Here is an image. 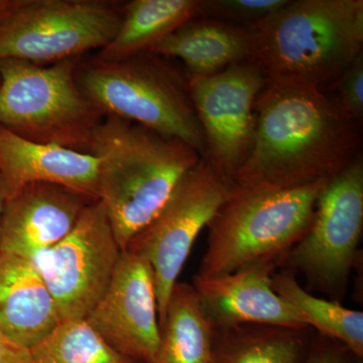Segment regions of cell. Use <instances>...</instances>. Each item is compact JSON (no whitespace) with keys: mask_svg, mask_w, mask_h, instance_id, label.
Segmentation results:
<instances>
[{"mask_svg":"<svg viewBox=\"0 0 363 363\" xmlns=\"http://www.w3.org/2000/svg\"><path fill=\"white\" fill-rule=\"evenodd\" d=\"M252 152L233 178L242 189H292L330 179L362 154V123L330 94L267 82L255 105Z\"/></svg>","mask_w":363,"mask_h":363,"instance_id":"6da1fadb","label":"cell"},{"mask_svg":"<svg viewBox=\"0 0 363 363\" xmlns=\"http://www.w3.org/2000/svg\"><path fill=\"white\" fill-rule=\"evenodd\" d=\"M87 154L97 157L98 201L121 252L202 159L181 140L108 116L93 133Z\"/></svg>","mask_w":363,"mask_h":363,"instance_id":"7a4b0ae2","label":"cell"},{"mask_svg":"<svg viewBox=\"0 0 363 363\" xmlns=\"http://www.w3.org/2000/svg\"><path fill=\"white\" fill-rule=\"evenodd\" d=\"M252 56L267 82L330 94L362 54V0H289L250 26Z\"/></svg>","mask_w":363,"mask_h":363,"instance_id":"3957f363","label":"cell"},{"mask_svg":"<svg viewBox=\"0 0 363 363\" xmlns=\"http://www.w3.org/2000/svg\"><path fill=\"white\" fill-rule=\"evenodd\" d=\"M76 81L105 116L125 119L181 140L202 159L206 157V140L188 80L162 57L147 52L117 61L79 62Z\"/></svg>","mask_w":363,"mask_h":363,"instance_id":"277c9868","label":"cell"},{"mask_svg":"<svg viewBox=\"0 0 363 363\" xmlns=\"http://www.w3.org/2000/svg\"><path fill=\"white\" fill-rule=\"evenodd\" d=\"M323 179L292 189H242L208 224L207 250L197 276H222L264 262H279L304 235L314 215Z\"/></svg>","mask_w":363,"mask_h":363,"instance_id":"5b68a950","label":"cell"},{"mask_svg":"<svg viewBox=\"0 0 363 363\" xmlns=\"http://www.w3.org/2000/svg\"><path fill=\"white\" fill-rule=\"evenodd\" d=\"M80 60L49 67L0 60V125L33 142L87 154L105 116L76 81Z\"/></svg>","mask_w":363,"mask_h":363,"instance_id":"8992f818","label":"cell"},{"mask_svg":"<svg viewBox=\"0 0 363 363\" xmlns=\"http://www.w3.org/2000/svg\"><path fill=\"white\" fill-rule=\"evenodd\" d=\"M233 181L200 160L179 182L159 214L126 247L149 262L161 328L167 304L196 238L233 194ZM161 330V329H160Z\"/></svg>","mask_w":363,"mask_h":363,"instance_id":"52a82bcc","label":"cell"},{"mask_svg":"<svg viewBox=\"0 0 363 363\" xmlns=\"http://www.w3.org/2000/svg\"><path fill=\"white\" fill-rule=\"evenodd\" d=\"M123 9L101 0H26L0 23V60L57 63L104 49L116 37Z\"/></svg>","mask_w":363,"mask_h":363,"instance_id":"ba28073f","label":"cell"},{"mask_svg":"<svg viewBox=\"0 0 363 363\" xmlns=\"http://www.w3.org/2000/svg\"><path fill=\"white\" fill-rule=\"evenodd\" d=\"M363 229V157L327 181L304 235L286 253L289 266L332 298L343 295Z\"/></svg>","mask_w":363,"mask_h":363,"instance_id":"9c48e42d","label":"cell"},{"mask_svg":"<svg viewBox=\"0 0 363 363\" xmlns=\"http://www.w3.org/2000/svg\"><path fill=\"white\" fill-rule=\"evenodd\" d=\"M121 253L104 206L96 201L84 208L68 235L33 257L62 321L86 319L106 292Z\"/></svg>","mask_w":363,"mask_h":363,"instance_id":"30bf717a","label":"cell"},{"mask_svg":"<svg viewBox=\"0 0 363 363\" xmlns=\"http://www.w3.org/2000/svg\"><path fill=\"white\" fill-rule=\"evenodd\" d=\"M189 92L206 140L205 160L233 181L252 152L255 105L267 81L247 61L207 77H188Z\"/></svg>","mask_w":363,"mask_h":363,"instance_id":"8fae6325","label":"cell"},{"mask_svg":"<svg viewBox=\"0 0 363 363\" xmlns=\"http://www.w3.org/2000/svg\"><path fill=\"white\" fill-rule=\"evenodd\" d=\"M87 323L119 354L149 363L161 340L156 286L149 262L123 250Z\"/></svg>","mask_w":363,"mask_h":363,"instance_id":"7c38bea8","label":"cell"},{"mask_svg":"<svg viewBox=\"0 0 363 363\" xmlns=\"http://www.w3.org/2000/svg\"><path fill=\"white\" fill-rule=\"evenodd\" d=\"M276 260H264L212 278L196 274L193 286L214 329L255 324L304 330L305 324L274 292Z\"/></svg>","mask_w":363,"mask_h":363,"instance_id":"4fadbf2b","label":"cell"},{"mask_svg":"<svg viewBox=\"0 0 363 363\" xmlns=\"http://www.w3.org/2000/svg\"><path fill=\"white\" fill-rule=\"evenodd\" d=\"M90 203L54 184L26 186L6 202L0 221V252L32 260L68 235Z\"/></svg>","mask_w":363,"mask_h":363,"instance_id":"5bb4252c","label":"cell"},{"mask_svg":"<svg viewBox=\"0 0 363 363\" xmlns=\"http://www.w3.org/2000/svg\"><path fill=\"white\" fill-rule=\"evenodd\" d=\"M0 181L6 202L26 186L54 184L98 201V160L92 155L26 140L0 125Z\"/></svg>","mask_w":363,"mask_h":363,"instance_id":"9a60e30c","label":"cell"},{"mask_svg":"<svg viewBox=\"0 0 363 363\" xmlns=\"http://www.w3.org/2000/svg\"><path fill=\"white\" fill-rule=\"evenodd\" d=\"M61 321L56 303L32 260L0 252V332L32 350Z\"/></svg>","mask_w":363,"mask_h":363,"instance_id":"2e32d148","label":"cell"},{"mask_svg":"<svg viewBox=\"0 0 363 363\" xmlns=\"http://www.w3.org/2000/svg\"><path fill=\"white\" fill-rule=\"evenodd\" d=\"M252 45L248 28L213 18H194L150 52L164 59L182 60L187 67L189 77H207L250 61Z\"/></svg>","mask_w":363,"mask_h":363,"instance_id":"e0dca14e","label":"cell"},{"mask_svg":"<svg viewBox=\"0 0 363 363\" xmlns=\"http://www.w3.org/2000/svg\"><path fill=\"white\" fill-rule=\"evenodd\" d=\"M200 0H133L123 7L116 37L97 58L117 61L150 52L197 14Z\"/></svg>","mask_w":363,"mask_h":363,"instance_id":"ac0fdd59","label":"cell"},{"mask_svg":"<svg viewBox=\"0 0 363 363\" xmlns=\"http://www.w3.org/2000/svg\"><path fill=\"white\" fill-rule=\"evenodd\" d=\"M161 340L149 363H209L215 330L194 286L177 281L161 326Z\"/></svg>","mask_w":363,"mask_h":363,"instance_id":"d6986e66","label":"cell"},{"mask_svg":"<svg viewBox=\"0 0 363 363\" xmlns=\"http://www.w3.org/2000/svg\"><path fill=\"white\" fill-rule=\"evenodd\" d=\"M214 330L209 363H302L305 358L303 330L255 324Z\"/></svg>","mask_w":363,"mask_h":363,"instance_id":"ffe728a7","label":"cell"},{"mask_svg":"<svg viewBox=\"0 0 363 363\" xmlns=\"http://www.w3.org/2000/svg\"><path fill=\"white\" fill-rule=\"evenodd\" d=\"M274 292L292 308L306 327L312 326L326 337L342 344L351 354L363 357V313L348 309L337 301L313 296L298 284L292 272H274Z\"/></svg>","mask_w":363,"mask_h":363,"instance_id":"44dd1931","label":"cell"},{"mask_svg":"<svg viewBox=\"0 0 363 363\" xmlns=\"http://www.w3.org/2000/svg\"><path fill=\"white\" fill-rule=\"evenodd\" d=\"M30 352V363H136L116 352L86 320L60 322Z\"/></svg>","mask_w":363,"mask_h":363,"instance_id":"7402d4cb","label":"cell"},{"mask_svg":"<svg viewBox=\"0 0 363 363\" xmlns=\"http://www.w3.org/2000/svg\"><path fill=\"white\" fill-rule=\"evenodd\" d=\"M289 0H200L195 18H213L250 28L288 4Z\"/></svg>","mask_w":363,"mask_h":363,"instance_id":"603a6c76","label":"cell"},{"mask_svg":"<svg viewBox=\"0 0 363 363\" xmlns=\"http://www.w3.org/2000/svg\"><path fill=\"white\" fill-rule=\"evenodd\" d=\"M331 92L344 113L362 123L363 119V52L353 61Z\"/></svg>","mask_w":363,"mask_h":363,"instance_id":"cb8c5ba5","label":"cell"},{"mask_svg":"<svg viewBox=\"0 0 363 363\" xmlns=\"http://www.w3.org/2000/svg\"><path fill=\"white\" fill-rule=\"evenodd\" d=\"M348 352L344 346H318L305 357L302 363H350Z\"/></svg>","mask_w":363,"mask_h":363,"instance_id":"d4e9b609","label":"cell"},{"mask_svg":"<svg viewBox=\"0 0 363 363\" xmlns=\"http://www.w3.org/2000/svg\"><path fill=\"white\" fill-rule=\"evenodd\" d=\"M0 363H30V352L0 332Z\"/></svg>","mask_w":363,"mask_h":363,"instance_id":"484cf974","label":"cell"},{"mask_svg":"<svg viewBox=\"0 0 363 363\" xmlns=\"http://www.w3.org/2000/svg\"><path fill=\"white\" fill-rule=\"evenodd\" d=\"M26 0H0V23H4L16 11L20 9Z\"/></svg>","mask_w":363,"mask_h":363,"instance_id":"4316f807","label":"cell"},{"mask_svg":"<svg viewBox=\"0 0 363 363\" xmlns=\"http://www.w3.org/2000/svg\"><path fill=\"white\" fill-rule=\"evenodd\" d=\"M6 205V194H4V187H2L1 181H0V221H1L2 215H4V208Z\"/></svg>","mask_w":363,"mask_h":363,"instance_id":"83f0119b","label":"cell"}]
</instances>
